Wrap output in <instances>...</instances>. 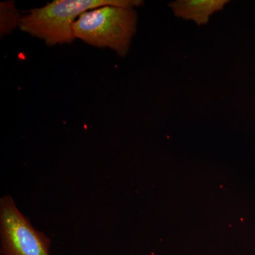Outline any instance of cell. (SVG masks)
Here are the masks:
<instances>
[{
	"mask_svg": "<svg viewBox=\"0 0 255 255\" xmlns=\"http://www.w3.org/2000/svg\"><path fill=\"white\" fill-rule=\"evenodd\" d=\"M143 3L140 0H55L28 11L21 16L18 27L48 46L70 43L75 38L74 23L83 13L107 5L135 8Z\"/></svg>",
	"mask_w": 255,
	"mask_h": 255,
	"instance_id": "obj_1",
	"label": "cell"
},
{
	"mask_svg": "<svg viewBox=\"0 0 255 255\" xmlns=\"http://www.w3.org/2000/svg\"><path fill=\"white\" fill-rule=\"evenodd\" d=\"M137 21L135 8L107 5L80 15L73 24L74 36L91 46L109 48L124 57L136 32Z\"/></svg>",
	"mask_w": 255,
	"mask_h": 255,
	"instance_id": "obj_2",
	"label": "cell"
},
{
	"mask_svg": "<svg viewBox=\"0 0 255 255\" xmlns=\"http://www.w3.org/2000/svg\"><path fill=\"white\" fill-rule=\"evenodd\" d=\"M0 238L2 255H50V238L33 228L9 195L0 199Z\"/></svg>",
	"mask_w": 255,
	"mask_h": 255,
	"instance_id": "obj_3",
	"label": "cell"
},
{
	"mask_svg": "<svg viewBox=\"0 0 255 255\" xmlns=\"http://www.w3.org/2000/svg\"><path fill=\"white\" fill-rule=\"evenodd\" d=\"M229 2L228 0H176L169 3V6L174 16L200 26L207 24L210 18Z\"/></svg>",
	"mask_w": 255,
	"mask_h": 255,
	"instance_id": "obj_4",
	"label": "cell"
},
{
	"mask_svg": "<svg viewBox=\"0 0 255 255\" xmlns=\"http://www.w3.org/2000/svg\"><path fill=\"white\" fill-rule=\"evenodd\" d=\"M0 32L1 36L8 34L16 26H19L21 16L13 1H4L0 4Z\"/></svg>",
	"mask_w": 255,
	"mask_h": 255,
	"instance_id": "obj_5",
	"label": "cell"
}]
</instances>
